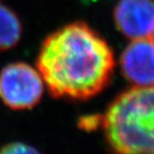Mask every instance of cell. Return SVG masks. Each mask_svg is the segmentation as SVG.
<instances>
[{
	"label": "cell",
	"mask_w": 154,
	"mask_h": 154,
	"mask_svg": "<svg viewBox=\"0 0 154 154\" xmlns=\"http://www.w3.org/2000/svg\"><path fill=\"white\" fill-rule=\"evenodd\" d=\"M79 127L84 130H92L101 124V118L99 116H86L79 119Z\"/></svg>",
	"instance_id": "obj_7"
},
{
	"label": "cell",
	"mask_w": 154,
	"mask_h": 154,
	"mask_svg": "<svg viewBox=\"0 0 154 154\" xmlns=\"http://www.w3.org/2000/svg\"><path fill=\"white\" fill-rule=\"evenodd\" d=\"M123 75L136 87H154V39L132 40L120 57Z\"/></svg>",
	"instance_id": "obj_5"
},
{
	"label": "cell",
	"mask_w": 154,
	"mask_h": 154,
	"mask_svg": "<svg viewBox=\"0 0 154 154\" xmlns=\"http://www.w3.org/2000/svg\"><path fill=\"white\" fill-rule=\"evenodd\" d=\"M113 18L118 30L131 40L154 34V0H120Z\"/></svg>",
	"instance_id": "obj_4"
},
{
	"label": "cell",
	"mask_w": 154,
	"mask_h": 154,
	"mask_svg": "<svg viewBox=\"0 0 154 154\" xmlns=\"http://www.w3.org/2000/svg\"><path fill=\"white\" fill-rule=\"evenodd\" d=\"M116 154H154V87H134L118 95L101 118Z\"/></svg>",
	"instance_id": "obj_2"
},
{
	"label": "cell",
	"mask_w": 154,
	"mask_h": 154,
	"mask_svg": "<svg viewBox=\"0 0 154 154\" xmlns=\"http://www.w3.org/2000/svg\"><path fill=\"white\" fill-rule=\"evenodd\" d=\"M22 36V23L14 10L0 4V51L15 47Z\"/></svg>",
	"instance_id": "obj_6"
},
{
	"label": "cell",
	"mask_w": 154,
	"mask_h": 154,
	"mask_svg": "<svg viewBox=\"0 0 154 154\" xmlns=\"http://www.w3.org/2000/svg\"><path fill=\"white\" fill-rule=\"evenodd\" d=\"M113 52L99 33L84 21L68 23L46 36L36 67L56 99L86 100L110 82Z\"/></svg>",
	"instance_id": "obj_1"
},
{
	"label": "cell",
	"mask_w": 154,
	"mask_h": 154,
	"mask_svg": "<svg viewBox=\"0 0 154 154\" xmlns=\"http://www.w3.org/2000/svg\"><path fill=\"white\" fill-rule=\"evenodd\" d=\"M11 147L14 154H41L35 147L23 142H11Z\"/></svg>",
	"instance_id": "obj_8"
},
{
	"label": "cell",
	"mask_w": 154,
	"mask_h": 154,
	"mask_svg": "<svg viewBox=\"0 0 154 154\" xmlns=\"http://www.w3.org/2000/svg\"><path fill=\"white\" fill-rule=\"evenodd\" d=\"M152 38H153V39H154V34H153V36H152Z\"/></svg>",
	"instance_id": "obj_10"
},
{
	"label": "cell",
	"mask_w": 154,
	"mask_h": 154,
	"mask_svg": "<svg viewBox=\"0 0 154 154\" xmlns=\"http://www.w3.org/2000/svg\"><path fill=\"white\" fill-rule=\"evenodd\" d=\"M44 80L25 62H13L0 71V100L12 110L32 109L41 101Z\"/></svg>",
	"instance_id": "obj_3"
},
{
	"label": "cell",
	"mask_w": 154,
	"mask_h": 154,
	"mask_svg": "<svg viewBox=\"0 0 154 154\" xmlns=\"http://www.w3.org/2000/svg\"><path fill=\"white\" fill-rule=\"evenodd\" d=\"M0 154H14L13 150H12L11 144L8 143L3 147H1V148H0Z\"/></svg>",
	"instance_id": "obj_9"
}]
</instances>
